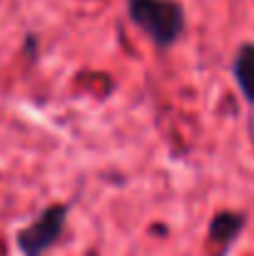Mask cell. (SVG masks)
I'll list each match as a JSON object with an SVG mask.
<instances>
[{
    "label": "cell",
    "instance_id": "cell-3",
    "mask_svg": "<svg viewBox=\"0 0 254 256\" xmlns=\"http://www.w3.org/2000/svg\"><path fill=\"white\" fill-rule=\"evenodd\" d=\"M244 226H247V216L234 209H222L209 219L207 239H209V244H214L219 249L217 256H227V252L234 246V242L242 236Z\"/></svg>",
    "mask_w": 254,
    "mask_h": 256
},
{
    "label": "cell",
    "instance_id": "cell-4",
    "mask_svg": "<svg viewBox=\"0 0 254 256\" xmlns=\"http://www.w3.org/2000/svg\"><path fill=\"white\" fill-rule=\"evenodd\" d=\"M232 78L239 87L242 97L247 104L254 107V42L247 40L237 48L234 60H232Z\"/></svg>",
    "mask_w": 254,
    "mask_h": 256
},
{
    "label": "cell",
    "instance_id": "cell-1",
    "mask_svg": "<svg viewBox=\"0 0 254 256\" xmlns=\"http://www.w3.org/2000/svg\"><path fill=\"white\" fill-rule=\"evenodd\" d=\"M127 15L157 48H172L184 35L187 18L179 0H127Z\"/></svg>",
    "mask_w": 254,
    "mask_h": 256
},
{
    "label": "cell",
    "instance_id": "cell-2",
    "mask_svg": "<svg viewBox=\"0 0 254 256\" xmlns=\"http://www.w3.org/2000/svg\"><path fill=\"white\" fill-rule=\"evenodd\" d=\"M68 222V204H50L40 216L15 234V246L23 256H45L63 236Z\"/></svg>",
    "mask_w": 254,
    "mask_h": 256
}]
</instances>
